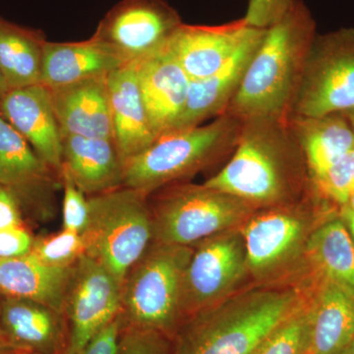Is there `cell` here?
I'll return each mask as SVG.
<instances>
[{"mask_svg": "<svg viewBox=\"0 0 354 354\" xmlns=\"http://www.w3.org/2000/svg\"><path fill=\"white\" fill-rule=\"evenodd\" d=\"M204 185L269 208L297 201L310 176L290 123L253 120L242 122L232 158Z\"/></svg>", "mask_w": 354, "mask_h": 354, "instance_id": "obj_1", "label": "cell"}, {"mask_svg": "<svg viewBox=\"0 0 354 354\" xmlns=\"http://www.w3.org/2000/svg\"><path fill=\"white\" fill-rule=\"evenodd\" d=\"M316 21L304 0H293L285 15L266 34L230 106L223 114L236 120L288 122L292 114Z\"/></svg>", "mask_w": 354, "mask_h": 354, "instance_id": "obj_2", "label": "cell"}, {"mask_svg": "<svg viewBox=\"0 0 354 354\" xmlns=\"http://www.w3.org/2000/svg\"><path fill=\"white\" fill-rule=\"evenodd\" d=\"M292 288H251L183 321L171 354H250L305 304Z\"/></svg>", "mask_w": 354, "mask_h": 354, "instance_id": "obj_3", "label": "cell"}, {"mask_svg": "<svg viewBox=\"0 0 354 354\" xmlns=\"http://www.w3.org/2000/svg\"><path fill=\"white\" fill-rule=\"evenodd\" d=\"M241 127V120L223 114L209 124L160 137L125 162L123 186L150 196L187 178L234 150Z\"/></svg>", "mask_w": 354, "mask_h": 354, "instance_id": "obj_4", "label": "cell"}, {"mask_svg": "<svg viewBox=\"0 0 354 354\" xmlns=\"http://www.w3.org/2000/svg\"><path fill=\"white\" fill-rule=\"evenodd\" d=\"M193 246L153 242L122 283L123 328L152 330L174 339L184 321L183 283Z\"/></svg>", "mask_w": 354, "mask_h": 354, "instance_id": "obj_5", "label": "cell"}, {"mask_svg": "<svg viewBox=\"0 0 354 354\" xmlns=\"http://www.w3.org/2000/svg\"><path fill=\"white\" fill-rule=\"evenodd\" d=\"M88 198L90 216L82 234L85 255L104 266L122 286L153 242L149 196L122 186Z\"/></svg>", "mask_w": 354, "mask_h": 354, "instance_id": "obj_6", "label": "cell"}, {"mask_svg": "<svg viewBox=\"0 0 354 354\" xmlns=\"http://www.w3.org/2000/svg\"><path fill=\"white\" fill-rule=\"evenodd\" d=\"M153 242L193 246L241 227L257 209L227 193L191 183H172L150 195Z\"/></svg>", "mask_w": 354, "mask_h": 354, "instance_id": "obj_7", "label": "cell"}, {"mask_svg": "<svg viewBox=\"0 0 354 354\" xmlns=\"http://www.w3.org/2000/svg\"><path fill=\"white\" fill-rule=\"evenodd\" d=\"M354 109V28L317 34L305 60L291 115L321 116Z\"/></svg>", "mask_w": 354, "mask_h": 354, "instance_id": "obj_8", "label": "cell"}, {"mask_svg": "<svg viewBox=\"0 0 354 354\" xmlns=\"http://www.w3.org/2000/svg\"><path fill=\"white\" fill-rule=\"evenodd\" d=\"M248 274L241 227L225 230L193 245L184 276V320L234 295Z\"/></svg>", "mask_w": 354, "mask_h": 354, "instance_id": "obj_9", "label": "cell"}, {"mask_svg": "<svg viewBox=\"0 0 354 354\" xmlns=\"http://www.w3.org/2000/svg\"><path fill=\"white\" fill-rule=\"evenodd\" d=\"M183 23L165 0H122L102 18L93 38L132 64L164 48Z\"/></svg>", "mask_w": 354, "mask_h": 354, "instance_id": "obj_10", "label": "cell"}, {"mask_svg": "<svg viewBox=\"0 0 354 354\" xmlns=\"http://www.w3.org/2000/svg\"><path fill=\"white\" fill-rule=\"evenodd\" d=\"M122 286L104 266L83 255L72 268L65 295V354H79L121 312Z\"/></svg>", "mask_w": 354, "mask_h": 354, "instance_id": "obj_11", "label": "cell"}, {"mask_svg": "<svg viewBox=\"0 0 354 354\" xmlns=\"http://www.w3.org/2000/svg\"><path fill=\"white\" fill-rule=\"evenodd\" d=\"M0 185L19 200L25 216L46 220L53 215L60 174L0 115Z\"/></svg>", "mask_w": 354, "mask_h": 354, "instance_id": "obj_12", "label": "cell"}, {"mask_svg": "<svg viewBox=\"0 0 354 354\" xmlns=\"http://www.w3.org/2000/svg\"><path fill=\"white\" fill-rule=\"evenodd\" d=\"M290 204L269 207L250 216L241 227L250 274L267 276L306 245L310 234L304 214Z\"/></svg>", "mask_w": 354, "mask_h": 354, "instance_id": "obj_13", "label": "cell"}, {"mask_svg": "<svg viewBox=\"0 0 354 354\" xmlns=\"http://www.w3.org/2000/svg\"><path fill=\"white\" fill-rule=\"evenodd\" d=\"M0 115L16 130L46 164L62 169V134L51 104L50 90L41 84L9 88L0 100Z\"/></svg>", "mask_w": 354, "mask_h": 354, "instance_id": "obj_14", "label": "cell"}, {"mask_svg": "<svg viewBox=\"0 0 354 354\" xmlns=\"http://www.w3.org/2000/svg\"><path fill=\"white\" fill-rule=\"evenodd\" d=\"M140 90L156 140L174 131L191 79L167 46L136 62Z\"/></svg>", "mask_w": 354, "mask_h": 354, "instance_id": "obj_15", "label": "cell"}, {"mask_svg": "<svg viewBox=\"0 0 354 354\" xmlns=\"http://www.w3.org/2000/svg\"><path fill=\"white\" fill-rule=\"evenodd\" d=\"M253 28L244 18L221 25L183 23L165 46L191 80H197L212 75L227 64Z\"/></svg>", "mask_w": 354, "mask_h": 354, "instance_id": "obj_16", "label": "cell"}, {"mask_svg": "<svg viewBox=\"0 0 354 354\" xmlns=\"http://www.w3.org/2000/svg\"><path fill=\"white\" fill-rule=\"evenodd\" d=\"M266 30L253 28L227 64L206 78L190 81L185 108L174 131L199 127L204 121L225 113L241 87L247 67L264 38Z\"/></svg>", "mask_w": 354, "mask_h": 354, "instance_id": "obj_17", "label": "cell"}, {"mask_svg": "<svg viewBox=\"0 0 354 354\" xmlns=\"http://www.w3.org/2000/svg\"><path fill=\"white\" fill-rule=\"evenodd\" d=\"M1 337L21 353L65 354L68 327L65 315L25 298H1Z\"/></svg>", "mask_w": 354, "mask_h": 354, "instance_id": "obj_18", "label": "cell"}, {"mask_svg": "<svg viewBox=\"0 0 354 354\" xmlns=\"http://www.w3.org/2000/svg\"><path fill=\"white\" fill-rule=\"evenodd\" d=\"M108 77L48 88L62 134L113 139Z\"/></svg>", "mask_w": 354, "mask_h": 354, "instance_id": "obj_19", "label": "cell"}, {"mask_svg": "<svg viewBox=\"0 0 354 354\" xmlns=\"http://www.w3.org/2000/svg\"><path fill=\"white\" fill-rule=\"evenodd\" d=\"M108 85L113 140L125 164L156 141L140 90L136 62L111 72Z\"/></svg>", "mask_w": 354, "mask_h": 354, "instance_id": "obj_20", "label": "cell"}, {"mask_svg": "<svg viewBox=\"0 0 354 354\" xmlns=\"http://www.w3.org/2000/svg\"><path fill=\"white\" fill-rule=\"evenodd\" d=\"M62 169L88 197L123 186L124 162L113 139L64 134Z\"/></svg>", "mask_w": 354, "mask_h": 354, "instance_id": "obj_21", "label": "cell"}, {"mask_svg": "<svg viewBox=\"0 0 354 354\" xmlns=\"http://www.w3.org/2000/svg\"><path fill=\"white\" fill-rule=\"evenodd\" d=\"M317 278L309 301V354H342L354 341V293Z\"/></svg>", "mask_w": 354, "mask_h": 354, "instance_id": "obj_22", "label": "cell"}, {"mask_svg": "<svg viewBox=\"0 0 354 354\" xmlns=\"http://www.w3.org/2000/svg\"><path fill=\"white\" fill-rule=\"evenodd\" d=\"M124 64L93 37L74 43L46 41L41 84L48 88L62 87L95 77L108 76Z\"/></svg>", "mask_w": 354, "mask_h": 354, "instance_id": "obj_23", "label": "cell"}, {"mask_svg": "<svg viewBox=\"0 0 354 354\" xmlns=\"http://www.w3.org/2000/svg\"><path fill=\"white\" fill-rule=\"evenodd\" d=\"M72 268L51 267L32 254L16 259H0V295L34 300L64 314Z\"/></svg>", "mask_w": 354, "mask_h": 354, "instance_id": "obj_24", "label": "cell"}, {"mask_svg": "<svg viewBox=\"0 0 354 354\" xmlns=\"http://www.w3.org/2000/svg\"><path fill=\"white\" fill-rule=\"evenodd\" d=\"M288 123L304 153L310 179L354 150V131L342 113L291 115Z\"/></svg>", "mask_w": 354, "mask_h": 354, "instance_id": "obj_25", "label": "cell"}, {"mask_svg": "<svg viewBox=\"0 0 354 354\" xmlns=\"http://www.w3.org/2000/svg\"><path fill=\"white\" fill-rule=\"evenodd\" d=\"M46 36L0 17V72L7 88L41 84Z\"/></svg>", "mask_w": 354, "mask_h": 354, "instance_id": "obj_26", "label": "cell"}, {"mask_svg": "<svg viewBox=\"0 0 354 354\" xmlns=\"http://www.w3.org/2000/svg\"><path fill=\"white\" fill-rule=\"evenodd\" d=\"M305 248L317 277L354 293V244L342 218L312 230Z\"/></svg>", "mask_w": 354, "mask_h": 354, "instance_id": "obj_27", "label": "cell"}, {"mask_svg": "<svg viewBox=\"0 0 354 354\" xmlns=\"http://www.w3.org/2000/svg\"><path fill=\"white\" fill-rule=\"evenodd\" d=\"M309 301L272 330L250 354H309Z\"/></svg>", "mask_w": 354, "mask_h": 354, "instance_id": "obj_28", "label": "cell"}, {"mask_svg": "<svg viewBox=\"0 0 354 354\" xmlns=\"http://www.w3.org/2000/svg\"><path fill=\"white\" fill-rule=\"evenodd\" d=\"M30 254L51 267L71 268L85 255V245L82 235L62 228L58 232L35 237Z\"/></svg>", "mask_w": 354, "mask_h": 354, "instance_id": "obj_29", "label": "cell"}, {"mask_svg": "<svg viewBox=\"0 0 354 354\" xmlns=\"http://www.w3.org/2000/svg\"><path fill=\"white\" fill-rule=\"evenodd\" d=\"M354 187V150L342 156L318 176L310 179V189L323 201L342 208Z\"/></svg>", "mask_w": 354, "mask_h": 354, "instance_id": "obj_30", "label": "cell"}, {"mask_svg": "<svg viewBox=\"0 0 354 354\" xmlns=\"http://www.w3.org/2000/svg\"><path fill=\"white\" fill-rule=\"evenodd\" d=\"M62 188L64 189L62 228L82 235L88 227L90 208L88 198L69 176L62 169Z\"/></svg>", "mask_w": 354, "mask_h": 354, "instance_id": "obj_31", "label": "cell"}, {"mask_svg": "<svg viewBox=\"0 0 354 354\" xmlns=\"http://www.w3.org/2000/svg\"><path fill=\"white\" fill-rule=\"evenodd\" d=\"M172 339L157 330L123 328L118 354H171Z\"/></svg>", "mask_w": 354, "mask_h": 354, "instance_id": "obj_32", "label": "cell"}, {"mask_svg": "<svg viewBox=\"0 0 354 354\" xmlns=\"http://www.w3.org/2000/svg\"><path fill=\"white\" fill-rule=\"evenodd\" d=\"M293 0H249L244 20L258 29H268L278 22L290 8Z\"/></svg>", "mask_w": 354, "mask_h": 354, "instance_id": "obj_33", "label": "cell"}, {"mask_svg": "<svg viewBox=\"0 0 354 354\" xmlns=\"http://www.w3.org/2000/svg\"><path fill=\"white\" fill-rule=\"evenodd\" d=\"M35 237L27 225L0 230V259H16L29 255Z\"/></svg>", "mask_w": 354, "mask_h": 354, "instance_id": "obj_34", "label": "cell"}, {"mask_svg": "<svg viewBox=\"0 0 354 354\" xmlns=\"http://www.w3.org/2000/svg\"><path fill=\"white\" fill-rule=\"evenodd\" d=\"M123 330L120 314L104 328L79 354H118Z\"/></svg>", "mask_w": 354, "mask_h": 354, "instance_id": "obj_35", "label": "cell"}, {"mask_svg": "<svg viewBox=\"0 0 354 354\" xmlns=\"http://www.w3.org/2000/svg\"><path fill=\"white\" fill-rule=\"evenodd\" d=\"M27 225L19 200L10 190L0 185V230Z\"/></svg>", "mask_w": 354, "mask_h": 354, "instance_id": "obj_36", "label": "cell"}, {"mask_svg": "<svg viewBox=\"0 0 354 354\" xmlns=\"http://www.w3.org/2000/svg\"><path fill=\"white\" fill-rule=\"evenodd\" d=\"M341 216L342 221H346V225H348L354 239V214L346 211V209H341Z\"/></svg>", "mask_w": 354, "mask_h": 354, "instance_id": "obj_37", "label": "cell"}, {"mask_svg": "<svg viewBox=\"0 0 354 354\" xmlns=\"http://www.w3.org/2000/svg\"><path fill=\"white\" fill-rule=\"evenodd\" d=\"M20 351L14 348L10 344H8L6 339L0 337V354H21Z\"/></svg>", "mask_w": 354, "mask_h": 354, "instance_id": "obj_38", "label": "cell"}, {"mask_svg": "<svg viewBox=\"0 0 354 354\" xmlns=\"http://www.w3.org/2000/svg\"><path fill=\"white\" fill-rule=\"evenodd\" d=\"M341 209H346V211L351 212V213L354 214V187L353 189L351 190V194H349L348 202H346V204L344 205Z\"/></svg>", "mask_w": 354, "mask_h": 354, "instance_id": "obj_39", "label": "cell"}, {"mask_svg": "<svg viewBox=\"0 0 354 354\" xmlns=\"http://www.w3.org/2000/svg\"><path fill=\"white\" fill-rule=\"evenodd\" d=\"M7 91H8V88H7L6 81H4L3 77L1 75V72H0V100L3 97Z\"/></svg>", "mask_w": 354, "mask_h": 354, "instance_id": "obj_40", "label": "cell"}, {"mask_svg": "<svg viewBox=\"0 0 354 354\" xmlns=\"http://www.w3.org/2000/svg\"><path fill=\"white\" fill-rule=\"evenodd\" d=\"M344 116H346V120H348L349 124L351 125L354 131V109H351V111H346V113H342Z\"/></svg>", "mask_w": 354, "mask_h": 354, "instance_id": "obj_41", "label": "cell"}, {"mask_svg": "<svg viewBox=\"0 0 354 354\" xmlns=\"http://www.w3.org/2000/svg\"><path fill=\"white\" fill-rule=\"evenodd\" d=\"M342 354H354V341L349 344L348 348Z\"/></svg>", "mask_w": 354, "mask_h": 354, "instance_id": "obj_42", "label": "cell"}, {"mask_svg": "<svg viewBox=\"0 0 354 354\" xmlns=\"http://www.w3.org/2000/svg\"><path fill=\"white\" fill-rule=\"evenodd\" d=\"M1 295H0V311H1ZM0 337H1V332H0Z\"/></svg>", "mask_w": 354, "mask_h": 354, "instance_id": "obj_43", "label": "cell"}, {"mask_svg": "<svg viewBox=\"0 0 354 354\" xmlns=\"http://www.w3.org/2000/svg\"><path fill=\"white\" fill-rule=\"evenodd\" d=\"M21 354H39V353H22Z\"/></svg>", "mask_w": 354, "mask_h": 354, "instance_id": "obj_44", "label": "cell"}]
</instances>
